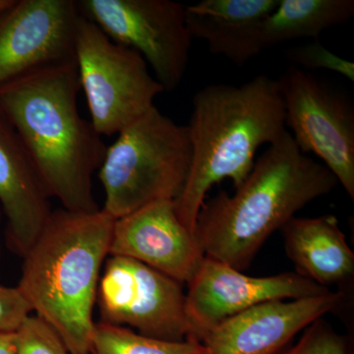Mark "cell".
Returning a JSON list of instances; mask_svg holds the SVG:
<instances>
[{
	"mask_svg": "<svg viewBox=\"0 0 354 354\" xmlns=\"http://www.w3.org/2000/svg\"><path fill=\"white\" fill-rule=\"evenodd\" d=\"M75 59L30 72L0 86V111L29 153L50 198L75 213L100 211L93 176L108 146L81 116Z\"/></svg>",
	"mask_w": 354,
	"mask_h": 354,
	"instance_id": "1",
	"label": "cell"
},
{
	"mask_svg": "<svg viewBox=\"0 0 354 354\" xmlns=\"http://www.w3.org/2000/svg\"><path fill=\"white\" fill-rule=\"evenodd\" d=\"M337 184L286 130L255 160L234 195L221 192L204 202L195 227L198 244L205 257L244 271L274 232Z\"/></svg>",
	"mask_w": 354,
	"mask_h": 354,
	"instance_id": "2",
	"label": "cell"
},
{
	"mask_svg": "<svg viewBox=\"0 0 354 354\" xmlns=\"http://www.w3.org/2000/svg\"><path fill=\"white\" fill-rule=\"evenodd\" d=\"M189 176L174 203L177 216L195 235L198 214L215 184L230 179L235 189L255 164L261 147L286 131L279 81L261 74L241 86L212 84L193 97Z\"/></svg>",
	"mask_w": 354,
	"mask_h": 354,
	"instance_id": "3",
	"label": "cell"
},
{
	"mask_svg": "<svg viewBox=\"0 0 354 354\" xmlns=\"http://www.w3.org/2000/svg\"><path fill=\"white\" fill-rule=\"evenodd\" d=\"M114 218L102 209L53 213L23 257L17 288L35 315L50 324L70 354H90L93 312Z\"/></svg>",
	"mask_w": 354,
	"mask_h": 354,
	"instance_id": "4",
	"label": "cell"
},
{
	"mask_svg": "<svg viewBox=\"0 0 354 354\" xmlns=\"http://www.w3.org/2000/svg\"><path fill=\"white\" fill-rule=\"evenodd\" d=\"M191 160L187 127L153 106L106 148L99 169L102 211L118 220L153 203L176 201L189 176Z\"/></svg>",
	"mask_w": 354,
	"mask_h": 354,
	"instance_id": "5",
	"label": "cell"
},
{
	"mask_svg": "<svg viewBox=\"0 0 354 354\" xmlns=\"http://www.w3.org/2000/svg\"><path fill=\"white\" fill-rule=\"evenodd\" d=\"M74 57L91 123L102 137L118 134L139 120L165 92L138 53L114 43L84 16Z\"/></svg>",
	"mask_w": 354,
	"mask_h": 354,
	"instance_id": "6",
	"label": "cell"
},
{
	"mask_svg": "<svg viewBox=\"0 0 354 354\" xmlns=\"http://www.w3.org/2000/svg\"><path fill=\"white\" fill-rule=\"evenodd\" d=\"M79 10L114 43L138 53L165 91L176 90L188 62L191 39L185 6L171 0H80Z\"/></svg>",
	"mask_w": 354,
	"mask_h": 354,
	"instance_id": "7",
	"label": "cell"
},
{
	"mask_svg": "<svg viewBox=\"0 0 354 354\" xmlns=\"http://www.w3.org/2000/svg\"><path fill=\"white\" fill-rule=\"evenodd\" d=\"M286 128L302 153H313L354 200V108L351 99L299 67L279 79Z\"/></svg>",
	"mask_w": 354,
	"mask_h": 354,
	"instance_id": "8",
	"label": "cell"
},
{
	"mask_svg": "<svg viewBox=\"0 0 354 354\" xmlns=\"http://www.w3.org/2000/svg\"><path fill=\"white\" fill-rule=\"evenodd\" d=\"M95 304L100 322L164 341L187 339L183 285L138 261L106 258Z\"/></svg>",
	"mask_w": 354,
	"mask_h": 354,
	"instance_id": "9",
	"label": "cell"
},
{
	"mask_svg": "<svg viewBox=\"0 0 354 354\" xmlns=\"http://www.w3.org/2000/svg\"><path fill=\"white\" fill-rule=\"evenodd\" d=\"M188 288L187 339L201 344L218 324L256 305L317 297L330 291L297 272L255 278L208 257L203 259Z\"/></svg>",
	"mask_w": 354,
	"mask_h": 354,
	"instance_id": "10",
	"label": "cell"
},
{
	"mask_svg": "<svg viewBox=\"0 0 354 354\" xmlns=\"http://www.w3.org/2000/svg\"><path fill=\"white\" fill-rule=\"evenodd\" d=\"M81 16L74 0H14L0 14V86L75 59Z\"/></svg>",
	"mask_w": 354,
	"mask_h": 354,
	"instance_id": "11",
	"label": "cell"
},
{
	"mask_svg": "<svg viewBox=\"0 0 354 354\" xmlns=\"http://www.w3.org/2000/svg\"><path fill=\"white\" fill-rule=\"evenodd\" d=\"M342 290L317 297L256 305L213 328L201 354H278L312 323L335 312L344 301Z\"/></svg>",
	"mask_w": 354,
	"mask_h": 354,
	"instance_id": "12",
	"label": "cell"
},
{
	"mask_svg": "<svg viewBox=\"0 0 354 354\" xmlns=\"http://www.w3.org/2000/svg\"><path fill=\"white\" fill-rule=\"evenodd\" d=\"M109 256L138 261L181 285L189 283L205 258L171 200L153 203L114 221Z\"/></svg>",
	"mask_w": 354,
	"mask_h": 354,
	"instance_id": "13",
	"label": "cell"
},
{
	"mask_svg": "<svg viewBox=\"0 0 354 354\" xmlns=\"http://www.w3.org/2000/svg\"><path fill=\"white\" fill-rule=\"evenodd\" d=\"M50 199L20 137L0 111V209L7 243L22 258L53 213Z\"/></svg>",
	"mask_w": 354,
	"mask_h": 354,
	"instance_id": "14",
	"label": "cell"
},
{
	"mask_svg": "<svg viewBox=\"0 0 354 354\" xmlns=\"http://www.w3.org/2000/svg\"><path fill=\"white\" fill-rule=\"evenodd\" d=\"M279 0H203L185 6L191 39H202L209 53L242 67L264 50L265 21Z\"/></svg>",
	"mask_w": 354,
	"mask_h": 354,
	"instance_id": "15",
	"label": "cell"
},
{
	"mask_svg": "<svg viewBox=\"0 0 354 354\" xmlns=\"http://www.w3.org/2000/svg\"><path fill=\"white\" fill-rule=\"evenodd\" d=\"M297 274L317 285L344 286L354 274V254L337 216L291 218L281 228Z\"/></svg>",
	"mask_w": 354,
	"mask_h": 354,
	"instance_id": "16",
	"label": "cell"
},
{
	"mask_svg": "<svg viewBox=\"0 0 354 354\" xmlns=\"http://www.w3.org/2000/svg\"><path fill=\"white\" fill-rule=\"evenodd\" d=\"M354 15L353 0H279L263 26L264 48L310 38L348 23Z\"/></svg>",
	"mask_w": 354,
	"mask_h": 354,
	"instance_id": "17",
	"label": "cell"
},
{
	"mask_svg": "<svg viewBox=\"0 0 354 354\" xmlns=\"http://www.w3.org/2000/svg\"><path fill=\"white\" fill-rule=\"evenodd\" d=\"M204 349L194 339L164 341L129 328L99 322L95 324L90 354H201Z\"/></svg>",
	"mask_w": 354,
	"mask_h": 354,
	"instance_id": "18",
	"label": "cell"
},
{
	"mask_svg": "<svg viewBox=\"0 0 354 354\" xmlns=\"http://www.w3.org/2000/svg\"><path fill=\"white\" fill-rule=\"evenodd\" d=\"M14 334L16 354H70L57 330L39 316L30 314Z\"/></svg>",
	"mask_w": 354,
	"mask_h": 354,
	"instance_id": "19",
	"label": "cell"
},
{
	"mask_svg": "<svg viewBox=\"0 0 354 354\" xmlns=\"http://www.w3.org/2000/svg\"><path fill=\"white\" fill-rule=\"evenodd\" d=\"M278 354H351V341L320 318L304 330L295 346Z\"/></svg>",
	"mask_w": 354,
	"mask_h": 354,
	"instance_id": "20",
	"label": "cell"
},
{
	"mask_svg": "<svg viewBox=\"0 0 354 354\" xmlns=\"http://www.w3.org/2000/svg\"><path fill=\"white\" fill-rule=\"evenodd\" d=\"M286 57L298 66L329 70L346 77L351 82L354 81L353 62L337 57L328 50L319 39H312L308 44L286 50Z\"/></svg>",
	"mask_w": 354,
	"mask_h": 354,
	"instance_id": "21",
	"label": "cell"
},
{
	"mask_svg": "<svg viewBox=\"0 0 354 354\" xmlns=\"http://www.w3.org/2000/svg\"><path fill=\"white\" fill-rule=\"evenodd\" d=\"M32 309L16 288L0 285V333H15Z\"/></svg>",
	"mask_w": 354,
	"mask_h": 354,
	"instance_id": "22",
	"label": "cell"
},
{
	"mask_svg": "<svg viewBox=\"0 0 354 354\" xmlns=\"http://www.w3.org/2000/svg\"><path fill=\"white\" fill-rule=\"evenodd\" d=\"M0 354H16L14 333H0Z\"/></svg>",
	"mask_w": 354,
	"mask_h": 354,
	"instance_id": "23",
	"label": "cell"
},
{
	"mask_svg": "<svg viewBox=\"0 0 354 354\" xmlns=\"http://www.w3.org/2000/svg\"><path fill=\"white\" fill-rule=\"evenodd\" d=\"M14 0H0V14L4 12L6 9L12 6Z\"/></svg>",
	"mask_w": 354,
	"mask_h": 354,
	"instance_id": "24",
	"label": "cell"
},
{
	"mask_svg": "<svg viewBox=\"0 0 354 354\" xmlns=\"http://www.w3.org/2000/svg\"><path fill=\"white\" fill-rule=\"evenodd\" d=\"M2 211L1 209H0V225H1V218H2ZM1 253H2V241H1V232H0V258H1Z\"/></svg>",
	"mask_w": 354,
	"mask_h": 354,
	"instance_id": "25",
	"label": "cell"
}]
</instances>
